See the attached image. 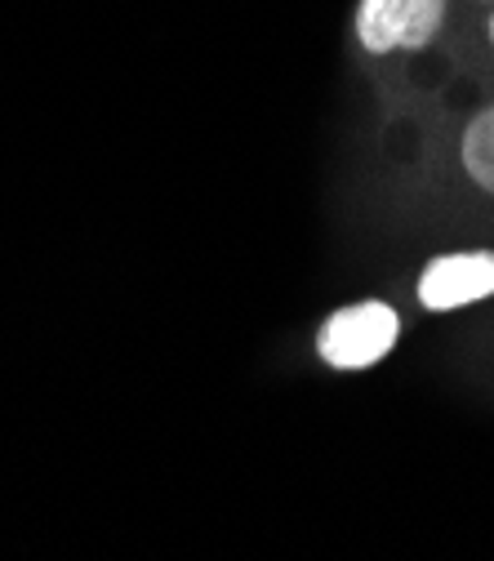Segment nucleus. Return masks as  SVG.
<instances>
[{
    "mask_svg": "<svg viewBox=\"0 0 494 561\" xmlns=\"http://www.w3.org/2000/svg\"><path fill=\"white\" fill-rule=\"evenodd\" d=\"M401 321L388 304H357L343 308L321 325V357L338 370H366L392 353Z\"/></svg>",
    "mask_w": 494,
    "mask_h": 561,
    "instance_id": "nucleus-1",
    "label": "nucleus"
},
{
    "mask_svg": "<svg viewBox=\"0 0 494 561\" xmlns=\"http://www.w3.org/2000/svg\"><path fill=\"white\" fill-rule=\"evenodd\" d=\"M446 19V0H361L357 36L370 54L423 49Z\"/></svg>",
    "mask_w": 494,
    "mask_h": 561,
    "instance_id": "nucleus-2",
    "label": "nucleus"
},
{
    "mask_svg": "<svg viewBox=\"0 0 494 561\" xmlns=\"http://www.w3.org/2000/svg\"><path fill=\"white\" fill-rule=\"evenodd\" d=\"M494 295V254H446L418 280V304L450 312Z\"/></svg>",
    "mask_w": 494,
    "mask_h": 561,
    "instance_id": "nucleus-3",
    "label": "nucleus"
},
{
    "mask_svg": "<svg viewBox=\"0 0 494 561\" xmlns=\"http://www.w3.org/2000/svg\"><path fill=\"white\" fill-rule=\"evenodd\" d=\"M463 170L472 174V183L494 192V107H485L463 134Z\"/></svg>",
    "mask_w": 494,
    "mask_h": 561,
    "instance_id": "nucleus-4",
    "label": "nucleus"
},
{
    "mask_svg": "<svg viewBox=\"0 0 494 561\" xmlns=\"http://www.w3.org/2000/svg\"><path fill=\"white\" fill-rule=\"evenodd\" d=\"M490 41H494V14H490Z\"/></svg>",
    "mask_w": 494,
    "mask_h": 561,
    "instance_id": "nucleus-5",
    "label": "nucleus"
}]
</instances>
